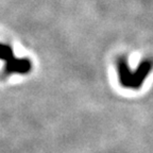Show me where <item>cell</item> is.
I'll return each instance as SVG.
<instances>
[{"label":"cell","instance_id":"cell-1","mask_svg":"<svg viewBox=\"0 0 153 153\" xmlns=\"http://www.w3.org/2000/svg\"><path fill=\"white\" fill-rule=\"evenodd\" d=\"M0 60L5 63L4 71L11 74H28L32 68L31 62L28 59H17L14 56L12 48L9 45L0 43Z\"/></svg>","mask_w":153,"mask_h":153}]
</instances>
